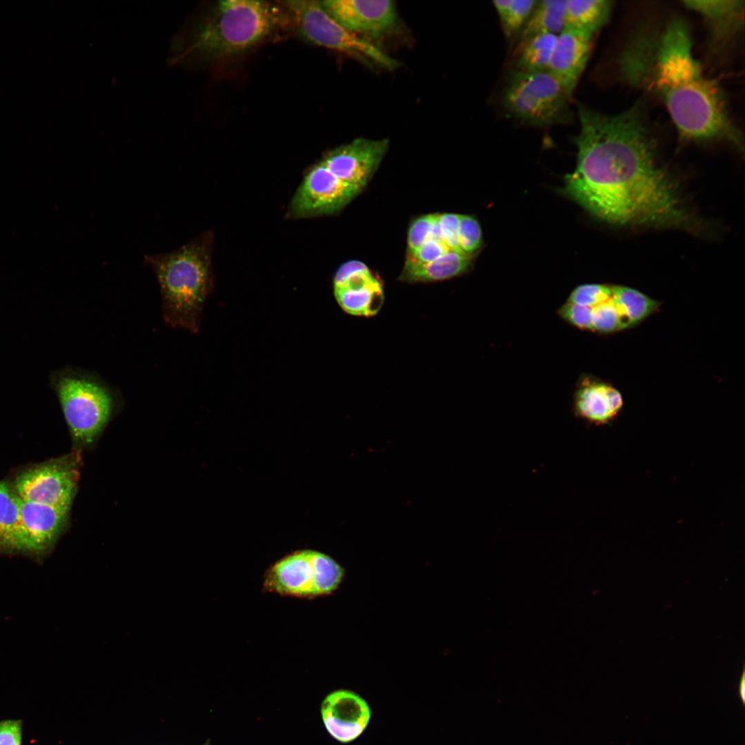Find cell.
<instances>
[{
    "label": "cell",
    "mask_w": 745,
    "mask_h": 745,
    "mask_svg": "<svg viewBox=\"0 0 745 745\" xmlns=\"http://www.w3.org/2000/svg\"><path fill=\"white\" fill-rule=\"evenodd\" d=\"M557 34L534 35L513 48L512 69L522 72H542L548 69Z\"/></svg>",
    "instance_id": "obj_22"
},
{
    "label": "cell",
    "mask_w": 745,
    "mask_h": 745,
    "mask_svg": "<svg viewBox=\"0 0 745 745\" xmlns=\"http://www.w3.org/2000/svg\"><path fill=\"white\" fill-rule=\"evenodd\" d=\"M683 3L703 17L716 43L728 41L742 27L744 1H684Z\"/></svg>",
    "instance_id": "obj_18"
},
{
    "label": "cell",
    "mask_w": 745,
    "mask_h": 745,
    "mask_svg": "<svg viewBox=\"0 0 745 745\" xmlns=\"http://www.w3.org/2000/svg\"><path fill=\"white\" fill-rule=\"evenodd\" d=\"M361 191L334 175L320 161L306 174L290 203L288 215L306 218L336 214Z\"/></svg>",
    "instance_id": "obj_10"
},
{
    "label": "cell",
    "mask_w": 745,
    "mask_h": 745,
    "mask_svg": "<svg viewBox=\"0 0 745 745\" xmlns=\"http://www.w3.org/2000/svg\"><path fill=\"white\" fill-rule=\"evenodd\" d=\"M208 244L201 237L172 252L143 257L159 283L163 320L172 328L199 331L211 288Z\"/></svg>",
    "instance_id": "obj_3"
},
{
    "label": "cell",
    "mask_w": 745,
    "mask_h": 745,
    "mask_svg": "<svg viewBox=\"0 0 745 745\" xmlns=\"http://www.w3.org/2000/svg\"><path fill=\"white\" fill-rule=\"evenodd\" d=\"M612 297V286L587 284L576 287L568 297V302L593 308Z\"/></svg>",
    "instance_id": "obj_28"
},
{
    "label": "cell",
    "mask_w": 745,
    "mask_h": 745,
    "mask_svg": "<svg viewBox=\"0 0 745 745\" xmlns=\"http://www.w3.org/2000/svg\"><path fill=\"white\" fill-rule=\"evenodd\" d=\"M333 291L341 309L353 316L377 315L384 300L382 283L358 260H350L339 266L334 275Z\"/></svg>",
    "instance_id": "obj_11"
},
{
    "label": "cell",
    "mask_w": 745,
    "mask_h": 745,
    "mask_svg": "<svg viewBox=\"0 0 745 745\" xmlns=\"http://www.w3.org/2000/svg\"><path fill=\"white\" fill-rule=\"evenodd\" d=\"M567 1H537L524 27L513 39V47L536 34L561 32L565 27Z\"/></svg>",
    "instance_id": "obj_20"
},
{
    "label": "cell",
    "mask_w": 745,
    "mask_h": 745,
    "mask_svg": "<svg viewBox=\"0 0 745 745\" xmlns=\"http://www.w3.org/2000/svg\"><path fill=\"white\" fill-rule=\"evenodd\" d=\"M436 214L421 215L413 220L408 228V255L413 253L428 239L432 238Z\"/></svg>",
    "instance_id": "obj_29"
},
{
    "label": "cell",
    "mask_w": 745,
    "mask_h": 745,
    "mask_svg": "<svg viewBox=\"0 0 745 745\" xmlns=\"http://www.w3.org/2000/svg\"><path fill=\"white\" fill-rule=\"evenodd\" d=\"M473 256L450 250L439 257L424 264L405 262L399 280L408 283L444 281L468 270Z\"/></svg>",
    "instance_id": "obj_19"
},
{
    "label": "cell",
    "mask_w": 745,
    "mask_h": 745,
    "mask_svg": "<svg viewBox=\"0 0 745 745\" xmlns=\"http://www.w3.org/2000/svg\"><path fill=\"white\" fill-rule=\"evenodd\" d=\"M537 0H495L493 6L504 35L514 39L534 9Z\"/></svg>",
    "instance_id": "obj_25"
},
{
    "label": "cell",
    "mask_w": 745,
    "mask_h": 745,
    "mask_svg": "<svg viewBox=\"0 0 745 745\" xmlns=\"http://www.w3.org/2000/svg\"><path fill=\"white\" fill-rule=\"evenodd\" d=\"M388 146L387 139L357 138L330 150L321 161L334 175L362 190L379 168Z\"/></svg>",
    "instance_id": "obj_13"
},
{
    "label": "cell",
    "mask_w": 745,
    "mask_h": 745,
    "mask_svg": "<svg viewBox=\"0 0 745 745\" xmlns=\"http://www.w3.org/2000/svg\"><path fill=\"white\" fill-rule=\"evenodd\" d=\"M281 3L299 34L308 42L346 54L369 66L393 71L400 66L398 60L380 48L339 23L321 1L292 0Z\"/></svg>",
    "instance_id": "obj_7"
},
{
    "label": "cell",
    "mask_w": 745,
    "mask_h": 745,
    "mask_svg": "<svg viewBox=\"0 0 745 745\" xmlns=\"http://www.w3.org/2000/svg\"><path fill=\"white\" fill-rule=\"evenodd\" d=\"M23 721L5 719L0 721V745H22Z\"/></svg>",
    "instance_id": "obj_33"
},
{
    "label": "cell",
    "mask_w": 745,
    "mask_h": 745,
    "mask_svg": "<svg viewBox=\"0 0 745 745\" xmlns=\"http://www.w3.org/2000/svg\"><path fill=\"white\" fill-rule=\"evenodd\" d=\"M20 531L19 497L0 481V537L3 549L14 550Z\"/></svg>",
    "instance_id": "obj_24"
},
{
    "label": "cell",
    "mask_w": 745,
    "mask_h": 745,
    "mask_svg": "<svg viewBox=\"0 0 745 745\" xmlns=\"http://www.w3.org/2000/svg\"><path fill=\"white\" fill-rule=\"evenodd\" d=\"M328 14L355 34L377 39L392 32L398 23L395 1L390 0H325Z\"/></svg>",
    "instance_id": "obj_12"
},
{
    "label": "cell",
    "mask_w": 745,
    "mask_h": 745,
    "mask_svg": "<svg viewBox=\"0 0 745 745\" xmlns=\"http://www.w3.org/2000/svg\"><path fill=\"white\" fill-rule=\"evenodd\" d=\"M572 97L548 71L510 69L501 95L508 116L530 126L546 128L573 120Z\"/></svg>",
    "instance_id": "obj_6"
},
{
    "label": "cell",
    "mask_w": 745,
    "mask_h": 745,
    "mask_svg": "<svg viewBox=\"0 0 745 745\" xmlns=\"http://www.w3.org/2000/svg\"><path fill=\"white\" fill-rule=\"evenodd\" d=\"M20 531L14 550L33 555L48 552L64 530L70 508L19 498Z\"/></svg>",
    "instance_id": "obj_14"
},
{
    "label": "cell",
    "mask_w": 745,
    "mask_h": 745,
    "mask_svg": "<svg viewBox=\"0 0 745 745\" xmlns=\"http://www.w3.org/2000/svg\"><path fill=\"white\" fill-rule=\"evenodd\" d=\"M459 217L455 213L437 214L442 241L450 250L461 252L458 243Z\"/></svg>",
    "instance_id": "obj_31"
},
{
    "label": "cell",
    "mask_w": 745,
    "mask_h": 745,
    "mask_svg": "<svg viewBox=\"0 0 745 745\" xmlns=\"http://www.w3.org/2000/svg\"><path fill=\"white\" fill-rule=\"evenodd\" d=\"M321 712L328 732L342 742L356 739L366 727L370 717L366 702L354 693L344 690L329 694L321 704Z\"/></svg>",
    "instance_id": "obj_15"
},
{
    "label": "cell",
    "mask_w": 745,
    "mask_h": 745,
    "mask_svg": "<svg viewBox=\"0 0 745 745\" xmlns=\"http://www.w3.org/2000/svg\"><path fill=\"white\" fill-rule=\"evenodd\" d=\"M617 63L624 81L665 106L683 138L726 140L742 146L722 88L706 76L693 55L684 21L674 19L641 30L624 47Z\"/></svg>",
    "instance_id": "obj_2"
},
{
    "label": "cell",
    "mask_w": 745,
    "mask_h": 745,
    "mask_svg": "<svg viewBox=\"0 0 745 745\" xmlns=\"http://www.w3.org/2000/svg\"><path fill=\"white\" fill-rule=\"evenodd\" d=\"M343 576V568L330 557L304 550L273 564L265 575L264 586L281 595L309 598L331 593Z\"/></svg>",
    "instance_id": "obj_8"
},
{
    "label": "cell",
    "mask_w": 745,
    "mask_h": 745,
    "mask_svg": "<svg viewBox=\"0 0 745 745\" xmlns=\"http://www.w3.org/2000/svg\"><path fill=\"white\" fill-rule=\"evenodd\" d=\"M612 299L627 328L641 322L656 311L660 305L642 292L626 286H612Z\"/></svg>",
    "instance_id": "obj_23"
},
{
    "label": "cell",
    "mask_w": 745,
    "mask_h": 745,
    "mask_svg": "<svg viewBox=\"0 0 745 745\" xmlns=\"http://www.w3.org/2000/svg\"><path fill=\"white\" fill-rule=\"evenodd\" d=\"M594 36L569 28L557 36L547 71L571 97L589 59Z\"/></svg>",
    "instance_id": "obj_16"
},
{
    "label": "cell",
    "mask_w": 745,
    "mask_h": 745,
    "mask_svg": "<svg viewBox=\"0 0 745 745\" xmlns=\"http://www.w3.org/2000/svg\"><path fill=\"white\" fill-rule=\"evenodd\" d=\"M203 745H208V743H206V744H203Z\"/></svg>",
    "instance_id": "obj_36"
},
{
    "label": "cell",
    "mask_w": 745,
    "mask_h": 745,
    "mask_svg": "<svg viewBox=\"0 0 745 745\" xmlns=\"http://www.w3.org/2000/svg\"><path fill=\"white\" fill-rule=\"evenodd\" d=\"M626 323L612 297L592 310V331L610 333L626 328Z\"/></svg>",
    "instance_id": "obj_26"
},
{
    "label": "cell",
    "mask_w": 745,
    "mask_h": 745,
    "mask_svg": "<svg viewBox=\"0 0 745 745\" xmlns=\"http://www.w3.org/2000/svg\"><path fill=\"white\" fill-rule=\"evenodd\" d=\"M738 691H739V697L741 699V701H742V704H744V703H745V677H744V670H743L742 676H741L740 679H739Z\"/></svg>",
    "instance_id": "obj_34"
},
{
    "label": "cell",
    "mask_w": 745,
    "mask_h": 745,
    "mask_svg": "<svg viewBox=\"0 0 745 745\" xmlns=\"http://www.w3.org/2000/svg\"><path fill=\"white\" fill-rule=\"evenodd\" d=\"M458 243L459 251L470 256H474L481 248V229L473 216L460 215Z\"/></svg>",
    "instance_id": "obj_27"
},
{
    "label": "cell",
    "mask_w": 745,
    "mask_h": 745,
    "mask_svg": "<svg viewBox=\"0 0 745 745\" xmlns=\"http://www.w3.org/2000/svg\"><path fill=\"white\" fill-rule=\"evenodd\" d=\"M577 165L564 192L598 219L618 226H684L677 188L657 165L641 105L613 115L578 105Z\"/></svg>",
    "instance_id": "obj_1"
},
{
    "label": "cell",
    "mask_w": 745,
    "mask_h": 745,
    "mask_svg": "<svg viewBox=\"0 0 745 745\" xmlns=\"http://www.w3.org/2000/svg\"><path fill=\"white\" fill-rule=\"evenodd\" d=\"M450 250L441 241L430 238L413 253L407 255L406 262L424 264L433 261Z\"/></svg>",
    "instance_id": "obj_32"
},
{
    "label": "cell",
    "mask_w": 745,
    "mask_h": 745,
    "mask_svg": "<svg viewBox=\"0 0 745 745\" xmlns=\"http://www.w3.org/2000/svg\"><path fill=\"white\" fill-rule=\"evenodd\" d=\"M289 22L290 18L281 3L220 1L197 28L192 48L208 58L232 57L270 39Z\"/></svg>",
    "instance_id": "obj_4"
},
{
    "label": "cell",
    "mask_w": 745,
    "mask_h": 745,
    "mask_svg": "<svg viewBox=\"0 0 745 745\" xmlns=\"http://www.w3.org/2000/svg\"><path fill=\"white\" fill-rule=\"evenodd\" d=\"M53 384L73 439L92 443L102 432L120 400V391L95 372L69 368L56 372Z\"/></svg>",
    "instance_id": "obj_5"
},
{
    "label": "cell",
    "mask_w": 745,
    "mask_h": 745,
    "mask_svg": "<svg viewBox=\"0 0 745 745\" xmlns=\"http://www.w3.org/2000/svg\"><path fill=\"white\" fill-rule=\"evenodd\" d=\"M622 406L621 393L603 382L584 379L575 394V415L596 426L612 422Z\"/></svg>",
    "instance_id": "obj_17"
},
{
    "label": "cell",
    "mask_w": 745,
    "mask_h": 745,
    "mask_svg": "<svg viewBox=\"0 0 745 745\" xmlns=\"http://www.w3.org/2000/svg\"><path fill=\"white\" fill-rule=\"evenodd\" d=\"M80 457L70 454L21 471L12 489L21 499L71 508L79 477Z\"/></svg>",
    "instance_id": "obj_9"
},
{
    "label": "cell",
    "mask_w": 745,
    "mask_h": 745,
    "mask_svg": "<svg viewBox=\"0 0 745 745\" xmlns=\"http://www.w3.org/2000/svg\"><path fill=\"white\" fill-rule=\"evenodd\" d=\"M0 548H2L1 537H0Z\"/></svg>",
    "instance_id": "obj_35"
},
{
    "label": "cell",
    "mask_w": 745,
    "mask_h": 745,
    "mask_svg": "<svg viewBox=\"0 0 745 745\" xmlns=\"http://www.w3.org/2000/svg\"><path fill=\"white\" fill-rule=\"evenodd\" d=\"M612 6L608 0H568L564 28L595 35L607 23Z\"/></svg>",
    "instance_id": "obj_21"
},
{
    "label": "cell",
    "mask_w": 745,
    "mask_h": 745,
    "mask_svg": "<svg viewBox=\"0 0 745 745\" xmlns=\"http://www.w3.org/2000/svg\"><path fill=\"white\" fill-rule=\"evenodd\" d=\"M593 308L566 302L558 310V315L569 324L584 330H592Z\"/></svg>",
    "instance_id": "obj_30"
}]
</instances>
